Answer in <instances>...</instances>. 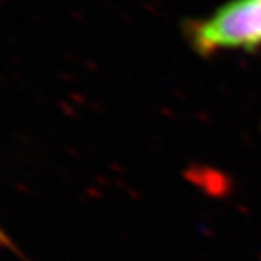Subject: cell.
Returning <instances> with one entry per match:
<instances>
[{"instance_id": "1", "label": "cell", "mask_w": 261, "mask_h": 261, "mask_svg": "<svg viewBox=\"0 0 261 261\" xmlns=\"http://www.w3.org/2000/svg\"><path fill=\"white\" fill-rule=\"evenodd\" d=\"M184 33L200 57L256 51L261 47V0H228L211 15L185 20Z\"/></svg>"}, {"instance_id": "2", "label": "cell", "mask_w": 261, "mask_h": 261, "mask_svg": "<svg viewBox=\"0 0 261 261\" xmlns=\"http://www.w3.org/2000/svg\"><path fill=\"white\" fill-rule=\"evenodd\" d=\"M0 247H2V249L11 250V252H15V254H20V250L16 249V245L13 243V240L8 236V232H6L2 227H0ZM20 256H22V254H20Z\"/></svg>"}]
</instances>
